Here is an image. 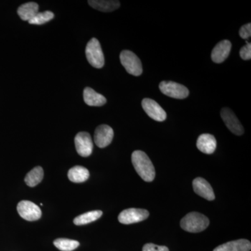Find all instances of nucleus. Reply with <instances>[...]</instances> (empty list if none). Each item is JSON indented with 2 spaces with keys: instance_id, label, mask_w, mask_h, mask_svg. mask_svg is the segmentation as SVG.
Returning a JSON list of instances; mask_svg holds the SVG:
<instances>
[{
  "instance_id": "393cba45",
  "label": "nucleus",
  "mask_w": 251,
  "mask_h": 251,
  "mask_svg": "<svg viewBox=\"0 0 251 251\" xmlns=\"http://www.w3.org/2000/svg\"><path fill=\"white\" fill-rule=\"evenodd\" d=\"M143 251H170L168 247L165 246H158L149 243L145 244L143 248Z\"/></svg>"
},
{
  "instance_id": "2eb2a0df",
  "label": "nucleus",
  "mask_w": 251,
  "mask_h": 251,
  "mask_svg": "<svg viewBox=\"0 0 251 251\" xmlns=\"http://www.w3.org/2000/svg\"><path fill=\"white\" fill-rule=\"evenodd\" d=\"M251 244L247 239H238L216 247L214 251H250Z\"/></svg>"
},
{
  "instance_id": "aec40b11",
  "label": "nucleus",
  "mask_w": 251,
  "mask_h": 251,
  "mask_svg": "<svg viewBox=\"0 0 251 251\" xmlns=\"http://www.w3.org/2000/svg\"><path fill=\"white\" fill-rule=\"evenodd\" d=\"M44 178V170L41 166L35 167L29 171L25 178L26 184L29 187H34L39 184Z\"/></svg>"
},
{
  "instance_id": "9d476101",
  "label": "nucleus",
  "mask_w": 251,
  "mask_h": 251,
  "mask_svg": "<svg viewBox=\"0 0 251 251\" xmlns=\"http://www.w3.org/2000/svg\"><path fill=\"white\" fill-rule=\"evenodd\" d=\"M75 145L76 151L80 156H90L93 151V143L90 133L80 132L75 138Z\"/></svg>"
},
{
  "instance_id": "dca6fc26",
  "label": "nucleus",
  "mask_w": 251,
  "mask_h": 251,
  "mask_svg": "<svg viewBox=\"0 0 251 251\" xmlns=\"http://www.w3.org/2000/svg\"><path fill=\"white\" fill-rule=\"evenodd\" d=\"M83 98L85 103L90 106H102L107 102L105 97L90 87H86L84 90Z\"/></svg>"
},
{
  "instance_id": "f03ea898",
  "label": "nucleus",
  "mask_w": 251,
  "mask_h": 251,
  "mask_svg": "<svg viewBox=\"0 0 251 251\" xmlns=\"http://www.w3.org/2000/svg\"><path fill=\"white\" fill-rule=\"evenodd\" d=\"M209 220L201 213L191 212L184 216L180 222L181 228L188 232L198 233L207 228Z\"/></svg>"
},
{
  "instance_id": "9b49d317",
  "label": "nucleus",
  "mask_w": 251,
  "mask_h": 251,
  "mask_svg": "<svg viewBox=\"0 0 251 251\" xmlns=\"http://www.w3.org/2000/svg\"><path fill=\"white\" fill-rule=\"evenodd\" d=\"M114 137L113 129L108 125L99 126L94 133V143L99 148H106L112 143Z\"/></svg>"
},
{
  "instance_id": "f8f14e48",
  "label": "nucleus",
  "mask_w": 251,
  "mask_h": 251,
  "mask_svg": "<svg viewBox=\"0 0 251 251\" xmlns=\"http://www.w3.org/2000/svg\"><path fill=\"white\" fill-rule=\"evenodd\" d=\"M193 187L195 193L207 201H212L215 199L213 188L210 184L203 178H196L193 181Z\"/></svg>"
},
{
  "instance_id": "6ab92c4d",
  "label": "nucleus",
  "mask_w": 251,
  "mask_h": 251,
  "mask_svg": "<svg viewBox=\"0 0 251 251\" xmlns=\"http://www.w3.org/2000/svg\"><path fill=\"white\" fill-rule=\"evenodd\" d=\"M89 4L94 9L103 12H111L120 6L119 1H106V0H92L88 1Z\"/></svg>"
},
{
  "instance_id": "4be33fe9",
  "label": "nucleus",
  "mask_w": 251,
  "mask_h": 251,
  "mask_svg": "<svg viewBox=\"0 0 251 251\" xmlns=\"http://www.w3.org/2000/svg\"><path fill=\"white\" fill-rule=\"evenodd\" d=\"M54 245L57 249L62 251H72L76 249L80 246V243L72 239H57L54 241Z\"/></svg>"
},
{
  "instance_id": "412c9836",
  "label": "nucleus",
  "mask_w": 251,
  "mask_h": 251,
  "mask_svg": "<svg viewBox=\"0 0 251 251\" xmlns=\"http://www.w3.org/2000/svg\"><path fill=\"white\" fill-rule=\"evenodd\" d=\"M102 215H103V212L100 210L89 211L75 218L74 220V224L76 226L89 224L100 219Z\"/></svg>"
},
{
  "instance_id": "423d86ee",
  "label": "nucleus",
  "mask_w": 251,
  "mask_h": 251,
  "mask_svg": "<svg viewBox=\"0 0 251 251\" xmlns=\"http://www.w3.org/2000/svg\"><path fill=\"white\" fill-rule=\"evenodd\" d=\"M149 216L150 213L146 209L130 208L122 211L118 216V220L122 224L129 225L145 221Z\"/></svg>"
},
{
  "instance_id": "f257e3e1",
  "label": "nucleus",
  "mask_w": 251,
  "mask_h": 251,
  "mask_svg": "<svg viewBox=\"0 0 251 251\" xmlns=\"http://www.w3.org/2000/svg\"><path fill=\"white\" fill-rule=\"evenodd\" d=\"M131 161L135 171L144 181L151 182L154 179L156 176L154 166L146 153L140 150L133 151Z\"/></svg>"
},
{
  "instance_id": "4468645a",
  "label": "nucleus",
  "mask_w": 251,
  "mask_h": 251,
  "mask_svg": "<svg viewBox=\"0 0 251 251\" xmlns=\"http://www.w3.org/2000/svg\"><path fill=\"white\" fill-rule=\"evenodd\" d=\"M197 148L200 151L206 154H211L216 149L215 137L209 133H204L198 137Z\"/></svg>"
},
{
  "instance_id": "6e6552de",
  "label": "nucleus",
  "mask_w": 251,
  "mask_h": 251,
  "mask_svg": "<svg viewBox=\"0 0 251 251\" xmlns=\"http://www.w3.org/2000/svg\"><path fill=\"white\" fill-rule=\"evenodd\" d=\"M142 107L149 117L157 122H163L166 120V112L155 100L150 99H144Z\"/></svg>"
},
{
  "instance_id": "0eeeda50",
  "label": "nucleus",
  "mask_w": 251,
  "mask_h": 251,
  "mask_svg": "<svg viewBox=\"0 0 251 251\" xmlns=\"http://www.w3.org/2000/svg\"><path fill=\"white\" fill-rule=\"evenodd\" d=\"M17 211L19 215L28 221L40 219L42 212L39 206L31 201H23L18 204Z\"/></svg>"
},
{
  "instance_id": "ddd939ff",
  "label": "nucleus",
  "mask_w": 251,
  "mask_h": 251,
  "mask_svg": "<svg viewBox=\"0 0 251 251\" xmlns=\"http://www.w3.org/2000/svg\"><path fill=\"white\" fill-rule=\"evenodd\" d=\"M232 49V44L228 40L220 41L213 49L211 52V59L213 62L220 64L224 62L228 57Z\"/></svg>"
},
{
  "instance_id": "a211bd4d",
  "label": "nucleus",
  "mask_w": 251,
  "mask_h": 251,
  "mask_svg": "<svg viewBox=\"0 0 251 251\" xmlns=\"http://www.w3.org/2000/svg\"><path fill=\"white\" fill-rule=\"evenodd\" d=\"M39 13V5L35 2H27L18 9V14L24 21H29Z\"/></svg>"
},
{
  "instance_id": "b1692460",
  "label": "nucleus",
  "mask_w": 251,
  "mask_h": 251,
  "mask_svg": "<svg viewBox=\"0 0 251 251\" xmlns=\"http://www.w3.org/2000/svg\"><path fill=\"white\" fill-rule=\"evenodd\" d=\"M240 57L244 60H250L251 58V44L247 42L246 46L242 47L240 50Z\"/></svg>"
},
{
  "instance_id": "1a4fd4ad",
  "label": "nucleus",
  "mask_w": 251,
  "mask_h": 251,
  "mask_svg": "<svg viewBox=\"0 0 251 251\" xmlns=\"http://www.w3.org/2000/svg\"><path fill=\"white\" fill-rule=\"evenodd\" d=\"M221 116L226 126L232 133L237 135L244 134V127L232 110L228 108H224L221 110Z\"/></svg>"
},
{
  "instance_id": "f3484780",
  "label": "nucleus",
  "mask_w": 251,
  "mask_h": 251,
  "mask_svg": "<svg viewBox=\"0 0 251 251\" xmlns=\"http://www.w3.org/2000/svg\"><path fill=\"white\" fill-rule=\"evenodd\" d=\"M68 177L72 182H85L90 177V172L85 167L75 166L68 172Z\"/></svg>"
},
{
  "instance_id": "a878e982",
  "label": "nucleus",
  "mask_w": 251,
  "mask_h": 251,
  "mask_svg": "<svg viewBox=\"0 0 251 251\" xmlns=\"http://www.w3.org/2000/svg\"><path fill=\"white\" fill-rule=\"evenodd\" d=\"M239 35L244 39H248L251 37V24L248 23L247 25H244L239 29Z\"/></svg>"
},
{
  "instance_id": "39448f33",
  "label": "nucleus",
  "mask_w": 251,
  "mask_h": 251,
  "mask_svg": "<svg viewBox=\"0 0 251 251\" xmlns=\"http://www.w3.org/2000/svg\"><path fill=\"white\" fill-rule=\"evenodd\" d=\"M159 89L162 93L173 99H184L189 95L187 87L173 81H163L160 83Z\"/></svg>"
},
{
  "instance_id": "7ed1b4c3",
  "label": "nucleus",
  "mask_w": 251,
  "mask_h": 251,
  "mask_svg": "<svg viewBox=\"0 0 251 251\" xmlns=\"http://www.w3.org/2000/svg\"><path fill=\"white\" fill-rule=\"evenodd\" d=\"M85 54L87 60L92 67L97 69H100L103 67L105 59L98 39L93 38L89 41L86 46Z\"/></svg>"
},
{
  "instance_id": "5701e85b",
  "label": "nucleus",
  "mask_w": 251,
  "mask_h": 251,
  "mask_svg": "<svg viewBox=\"0 0 251 251\" xmlns=\"http://www.w3.org/2000/svg\"><path fill=\"white\" fill-rule=\"evenodd\" d=\"M54 16L53 13L50 11H46L44 12L38 13L32 19L28 21V22L31 25H40L45 24V23L53 19Z\"/></svg>"
},
{
  "instance_id": "20e7f679",
  "label": "nucleus",
  "mask_w": 251,
  "mask_h": 251,
  "mask_svg": "<svg viewBox=\"0 0 251 251\" xmlns=\"http://www.w3.org/2000/svg\"><path fill=\"white\" fill-rule=\"evenodd\" d=\"M122 66L130 75L139 76L143 73V66L138 56L130 50H123L120 54Z\"/></svg>"
}]
</instances>
